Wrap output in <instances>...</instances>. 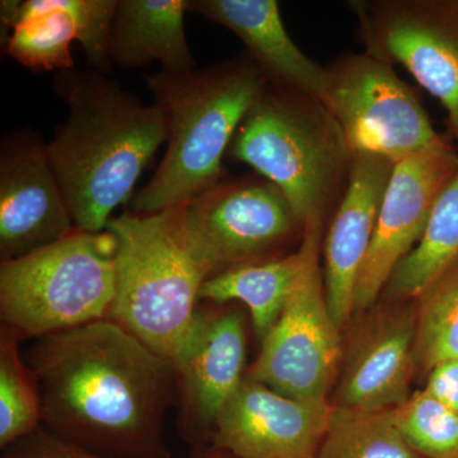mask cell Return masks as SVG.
I'll return each instance as SVG.
<instances>
[{"label": "cell", "instance_id": "1", "mask_svg": "<svg viewBox=\"0 0 458 458\" xmlns=\"http://www.w3.org/2000/svg\"><path fill=\"white\" fill-rule=\"evenodd\" d=\"M23 358L47 432L99 456L171 458L165 421L177 403L174 363L113 319L38 337Z\"/></svg>", "mask_w": 458, "mask_h": 458}, {"label": "cell", "instance_id": "2", "mask_svg": "<svg viewBox=\"0 0 458 458\" xmlns=\"http://www.w3.org/2000/svg\"><path fill=\"white\" fill-rule=\"evenodd\" d=\"M53 89L68 114L47 143L51 167L75 228L106 231L167 140L164 114L92 69L59 72Z\"/></svg>", "mask_w": 458, "mask_h": 458}, {"label": "cell", "instance_id": "3", "mask_svg": "<svg viewBox=\"0 0 458 458\" xmlns=\"http://www.w3.org/2000/svg\"><path fill=\"white\" fill-rule=\"evenodd\" d=\"M144 81L164 114L167 148L129 210L157 214L223 179L222 161L238 126L269 81L247 54L186 73L159 71Z\"/></svg>", "mask_w": 458, "mask_h": 458}, {"label": "cell", "instance_id": "4", "mask_svg": "<svg viewBox=\"0 0 458 458\" xmlns=\"http://www.w3.org/2000/svg\"><path fill=\"white\" fill-rule=\"evenodd\" d=\"M225 158L254 168L288 199L304 231L324 233L348 186L352 156L319 99L267 82Z\"/></svg>", "mask_w": 458, "mask_h": 458}, {"label": "cell", "instance_id": "5", "mask_svg": "<svg viewBox=\"0 0 458 458\" xmlns=\"http://www.w3.org/2000/svg\"><path fill=\"white\" fill-rule=\"evenodd\" d=\"M116 286L110 318L152 351L174 360L188 336L207 276L181 242L170 212L114 216Z\"/></svg>", "mask_w": 458, "mask_h": 458}, {"label": "cell", "instance_id": "6", "mask_svg": "<svg viewBox=\"0 0 458 458\" xmlns=\"http://www.w3.org/2000/svg\"><path fill=\"white\" fill-rule=\"evenodd\" d=\"M113 233H73L0 262V319L21 342L110 318L116 286Z\"/></svg>", "mask_w": 458, "mask_h": 458}, {"label": "cell", "instance_id": "7", "mask_svg": "<svg viewBox=\"0 0 458 458\" xmlns=\"http://www.w3.org/2000/svg\"><path fill=\"white\" fill-rule=\"evenodd\" d=\"M168 212L207 280L283 258V247L304 234L288 199L260 174L222 179Z\"/></svg>", "mask_w": 458, "mask_h": 458}, {"label": "cell", "instance_id": "8", "mask_svg": "<svg viewBox=\"0 0 458 458\" xmlns=\"http://www.w3.org/2000/svg\"><path fill=\"white\" fill-rule=\"evenodd\" d=\"M321 101L352 156L369 152L396 165L450 143L394 66L366 51L344 53L325 66Z\"/></svg>", "mask_w": 458, "mask_h": 458}, {"label": "cell", "instance_id": "9", "mask_svg": "<svg viewBox=\"0 0 458 458\" xmlns=\"http://www.w3.org/2000/svg\"><path fill=\"white\" fill-rule=\"evenodd\" d=\"M321 242L322 233L304 231L302 269L247 373L276 393L307 403H327L342 352L340 330L328 310L319 267Z\"/></svg>", "mask_w": 458, "mask_h": 458}, {"label": "cell", "instance_id": "10", "mask_svg": "<svg viewBox=\"0 0 458 458\" xmlns=\"http://www.w3.org/2000/svg\"><path fill=\"white\" fill-rule=\"evenodd\" d=\"M364 51L401 65L441 102L458 144V0H351Z\"/></svg>", "mask_w": 458, "mask_h": 458}, {"label": "cell", "instance_id": "11", "mask_svg": "<svg viewBox=\"0 0 458 458\" xmlns=\"http://www.w3.org/2000/svg\"><path fill=\"white\" fill-rule=\"evenodd\" d=\"M245 318L225 304L199 303L172 363L179 426L191 448L208 447L227 401L245 378Z\"/></svg>", "mask_w": 458, "mask_h": 458}, {"label": "cell", "instance_id": "12", "mask_svg": "<svg viewBox=\"0 0 458 458\" xmlns=\"http://www.w3.org/2000/svg\"><path fill=\"white\" fill-rule=\"evenodd\" d=\"M457 174L458 152L451 141L394 165L358 280L354 311L369 309L381 297L393 271L420 240L439 195Z\"/></svg>", "mask_w": 458, "mask_h": 458}, {"label": "cell", "instance_id": "13", "mask_svg": "<svg viewBox=\"0 0 458 458\" xmlns=\"http://www.w3.org/2000/svg\"><path fill=\"white\" fill-rule=\"evenodd\" d=\"M47 143L20 129L0 144V262L59 242L75 231Z\"/></svg>", "mask_w": 458, "mask_h": 458}, {"label": "cell", "instance_id": "14", "mask_svg": "<svg viewBox=\"0 0 458 458\" xmlns=\"http://www.w3.org/2000/svg\"><path fill=\"white\" fill-rule=\"evenodd\" d=\"M333 410L246 375L219 414L209 445L238 458H316Z\"/></svg>", "mask_w": 458, "mask_h": 458}, {"label": "cell", "instance_id": "15", "mask_svg": "<svg viewBox=\"0 0 458 458\" xmlns=\"http://www.w3.org/2000/svg\"><path fill=\"white\" fill-rule=\"evenodd\" d=\"M393 162L369 152L352 155L348 186L324 238V283L340 331L354 312L355 291L372 243Z\"/></svg>", "mask_w": 458, "mask_h": 458}, {"label": "cell", "instance_id": "16", "mask_svg": "<svg viewBox=\"0 0 458 458\" xmlns=\"http://www.w3.org/2000/svg\"><path fill=\"white\" fill-rule=\"evenodd\" d=\"M417 313H391L369 327L355 344L339 391L336 408L390 411L411 396Z\"/></svg>", "mask_w": 458, "mask_h": 458}, {"label": "cell", "instance_id": "17", "mask_svg": "<svg viewBox=\"0 0 458 458\" xmlns=\"http://www.w3.org/2000/svg\"><path fill=\"white\" fill-rule=\"evenodd\" d=\"M189 11L225 27L270 83L321 101L325 66L306 55L286 31L276 0H189Z\"/></svg>", "mask_w": 458, "mask_h": 458}, {"label": "cell", "instance_id": "18", "mask_svg": "<svg viewBox=\"0 0 458 458\" xmlns=\"http://www.w3.org/2000/svg\"><path fill=\"white\" fill-rule=\"evenodd\" d=\"M189 0H117L110 57L123 69L158 63L162 72L186 73L195 60L185 32Z\"/></svg>", "mask_w": 458, "mask_h": 458}, {"label": "cell", "instance_id": "19", "mask_svg": "<svg viewBox=\"0 0 458 458\" xmlns=\"http://www.w3.org/2000/svg\"><path fill=\"white\" fill-rule=\"evenodd\" d=\"M302 242L297 251L262 264L247 265L205 280L200 302L245 304L251 315L256 336L264 342L276 327L302 269Z\"/></svg>", "mask_w": 458, "mask_h": 458}, {"label": "cell", "instance_id": "20", "mask_svg": "<svg viewBox=\"0 0 458 458\" xmlns=\"http://www.w3.org/2000/svg\"><path fill=\"white\" fill-rule=\"evenodd\" d=\"M456 262L458 174L439 195L420 240L393 271L381 297L419 300Z\"/></svg>", "mask_w": 458, "mask_h": 458}, {"label": "cell", "instance_id": "21", "mask_svg": "<svg viewBox=\"0 0 458 458\" xmlns=\"http://www.w3.org/2000/svg\"><path fill=\"white\" fill-rule=\"evenodd\" d=\"M77 41L73 18L63 0H26L21 3L17 23L5 53L32 72H64L74 69L72 42Z\"/></svg>", "mask_w": 458, "mask_h": 458}, {"label": "cell", "instance_id": "22", "mask_svg": "<svg viewBox=\"0 0 458 458\" xmlns=\"http://www.w3.org/2000/svg\"><path fill=\"white\" fill-rule=\"evenodd\" d=\"M316 458H421L410 447L391 411L336 408Z\"/></svg>", "mask_w": 458, "mask_h": 458}, {"label": "cell", "instance_id": "23", "mask_svg": "<svg viewBox=\"0 0 458 458\" xmlns=\"http://www.w3.org/2000/svg\"><path fill=\"white\" fill-rule=\"evenodd\" d=\"M20 337L0 325V448L42 426L40 387L20 351Z\"/></svg>", "mask_w": 458, "mask_h": 458}, {"label": "cell", "instance_id": "24", "mask_svg": "<svg viewBox=\"0 0 458 458\" xmlns=\"http://www.w3.org/2000/svg\"><path fill=\"white\" fill-rule=\"evenodd\" d=\"M418 301L415 358L428 373L458 360V262Z\"/></svg>", "mask_w": 458, "mask_h": 458}, {"label": "cell", "instance_id": "25", "mask_svg": "<svg viewBox=\"0 0 458 458\" xmlns=\"http://www.w3.org/2000/svg\"><path fill=\"white\" fill-rule=\"evenodd\" d=\"M403 438L421 458H458V415L426 391L390 410Z\"/></svg>", "mask_w": 458, "mask_h": 458}, {"label": "cell", "instance_id": "26", "mask_svg": "<svg viewBox=\"0 0 458 458\" xmlns=\"http://www.w3.org/2000/svg\"><path fill=\"white\" fill-rule=\"evenodd\" d=\"M63 3L73 18L77 41L82 47L89 69L108 75L114 65L110 40L117 0H63Z\"/></svg>", "mask_w": 458, "mask_h": 458}, {"label": "cell", "instance_id": "27", "mask_svg": "<svg viewBox=\"0 0 458 458\" xmlns=\"http://www.w3.org/2000/svg\"><path fill=\"white\" fill-rule=\"evenodd\" d=\"M3 451L2 458H110L63 441L42 427Z\"/></svg>", "mask_w": 458, "mask_h": 458}, {"label": "cell", "instance_id": "28", "mask_svg": "<svg viewBox=\"0 0 458 458\" xmlns=\"http://www.w3.org/2000/svg\"><path fill=\"white\" fill-rule=\"evenodd\" d=\"M424 391L458 415V360L445 361L430 369Z\"/></svg>", "mask_w": 458, "mask_h": 458}, {"label": "cell", "instance_id": "29", "mask_svg": "<svg viewBox=\"0 0 458 458\" xmlns=\"http://www.w3.org/2000/svg\"><path fill=\"white\" fill-rule=\"evenodd\" d=\"M190 458H238L232 456L227 452L218 450V448L201 447V448H191L190 451Z\"/></svg>", "mask_w": 458, "mask_h": 458}]
</instances>
